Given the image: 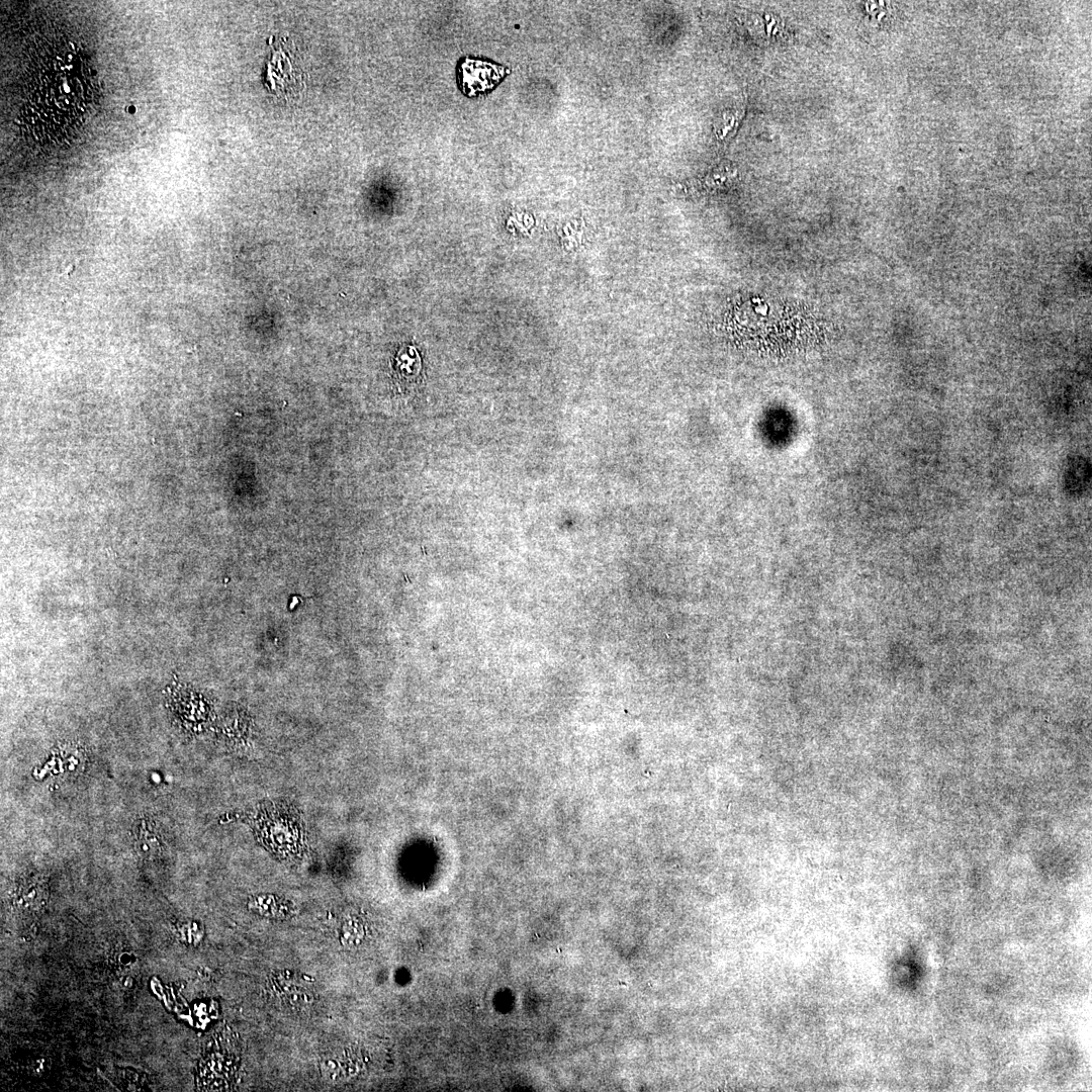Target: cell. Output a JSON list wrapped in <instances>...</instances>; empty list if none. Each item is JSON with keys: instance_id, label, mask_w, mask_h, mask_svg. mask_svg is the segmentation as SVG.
I'll return each instance as SVG.
<instances>
[{"instance_id": "277c9868", "label": "cell", "mask_w": 1092, "mask_h": 1092, "mask_svg": "<svg viewBox=\"0 0 1092 1092\" xmlns=\"http://www.w3.org/2000/svg\"><path fill=\"white\" fill-rule=\"evenodd\" d=\"M462 69L463 84L469 94L493 87L503 76L502 68L479 61L467 60Z\"/></svg>"}, {"instance_id": "6da1fadb", "label": "cell", "mask_w": 1092, "mask_h": 1092, "mask_svg": "<svg viewBox=\"0 0 1092 1092\" xmlns=\"http://www.w3.org/2000/svg\"><path fill=\"white\" fill-rule=\"evenodd\" d=\"M95 86L86 55L73 42L35 47L23 84L22 115L28 129L42 140L68 138L93 106Z\"/></svg>"}, {"instance_id": "7a4b0ae2", "label": "cell", "mask_w": 1092, "mask_h": 1092, "mask_svg": "<svg viewBox=\"0 0 1092 1092\" xmlns=\"http://www.w3.org/2000/svg\"><path fill=\"white\" fill-rule=\"evenodd\" d=\"M257 836L273 852L296 854L303 844V828L295 810L285 805H267L253 820Z\"/></svg>"}, {"instance_id": "3957f363", "label": "cell", "mask_w": 1092, "mask_h": 1092, "mask_svg": "<svg viewBox=\"0 0 1092 1092\" xmlns=\"http://www.w3.org/2000/svg\"><path fill=\"white\" fill-rule=\"evenodd\" d=\"M271 58L267 64L266 84L271 91L286 97L303 88V73L286 49L285 39L271 38Z\"/></svg>"}]
</instances>
